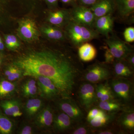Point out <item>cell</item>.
<instances>
[{
	"label": "cell",
	"mask_w": 134,
	"mask_h": 134,
	"mask_svg": "<svg viewBox=\"0 0 134 134\" xmlns=\"http://www.w3.org/2000/svg\"><path fill=\"white\" fill-rule=\"evenodd\" d=\"M13 65L21 70L23 76L48 77L58 88L61 98L71 97L83 71L76 55L53 48L24 53L14 60Z\"/></svg>",
	"instance_id": "obj_1"
},
{
	"label": "cell",
	"mask_w": 134,
	"mask_h": 134,
	"mask_svg": "<svg viewBox=\"0 0 134 134\" xmlns=\"http://www.w3.org/2000/svg\"><path fill=\"white\" fill-rule=\"evenodd\" d=\"M66 36L77 48L83 43L98 38L99 34L95 29L71 20L66 26Z\"/></svg>",
	"instance_id": "obj_2"
},
{
	"label": "cell",
	"mask_w": 134,
	"mask_h": 134,
	"mask_svg": "<svg viewBox=\"0 0 134 134\" xmlns=\"http://www.w3.org/2000/svg\"><path fill=\"white\" fill-rule=\"evenodd\" d=\"M108 83L114 99L127 105L133 100L134 85L131 79L115 77Z\"/></svg>",
	"instance_id": "obj_3"
},
{
	"label": "cell",
	"mask_w": 134,
	"mask_h": 134,
	"mask_svg": "<svg viewBox=\"0 0 134 134\" xmlns=\"http://www.w3.org/2000/svg\"><path fill=\"white\" fill-rule=\"evenodd\" d=\"M113 74L108 64L97 62L83 71L80 80L93 84L99 83L110 79Z\"/></svg>",
	"instance_id": "obj_4"
},
{
	"label": "cell",
	"mask_w": 134,
	"mask_h": 134,
	"mask_svg": "<svg viewBox=\"0 0 134 134\" xmlns=\"http://www.w3.org/2000/svg\"><path fill=\"white\" fill-rule=\"evenodd\" d=\"M105 42L115 60L125 59L129 54L133 52V47L117 36H108Z\"/></svg>",
	"instance_id": "obj_5"
},
{
	"label": "cell",
	"mask_w": 134,
	"mask_h": 134,
	"mask_svg": "<svg viewBox=\"0 0 134 134\" xmlns=\"http://www.w3.org/2000/svg\"><path fill=\"white\" fill-rule=\"evenodd\" d=\"M77 96L81 106L86 111L90 109L97 100L95 85L90 82H83L80 85Z\"/></svg>",
	"instance_id": "obj_6"
},
{
	"label": "cell",
	"mask_w": 134,
	"mask_h": 134,
	"mask_svg": "<svg viewBox=\"0 0 134 134\" xmlns=\"http://www.w3.org/2000/svg\"><path fill=\"white\" fill-rule=\"evenodd\" d=\"M38 87L39 94L43 98L53 100L61 97L59 90L51 79L42 76H35Z\"/></svg>",
	"instance_id": "obj_7"
},
{
	"label": "cell",
	"mask_w": 134,
	"mask_h": 134,
	"mask_svg": "<svg viewBox=\"0 0 134 134\" xmlns=\"http://www.w3.org/2000/svg\"><path fill=\"white\" fill-rule=\"evenodd\" d=\"M59 109L68 115L74 122L79 123L84 117L83 111L72 98H61L58 102Z\"/></svg>",
	"instance_id": "obj_8"
},
{
	"label": "cell",
	"mask_w": 134,
	"mask_h": 134,
	"mask_svg": "<svg viewBox=\"0 0 134 134\" xmlns=\"http://www.w3.org/2000/svg\"><path fill=\"white\" fill-rule=\"evenodd\" d=\"M70 12L71 20L79 24L93 28L96 18L90 8L83 5H76L70 10Z\"/></svg>",
	"instance_id": "obj_9"
},
{
	"label": "cell",
	"mask_w": 134,
	"mask_h": 134,
	"mask_svg": "<svg viewBox=\"0 0 134 134\" xmlns=\"http://www.w3.org/2000/svg\"><path fill=\"white\" fill-rule=\"evenodd\" d=\"M18 32L19 37L27 42L36 41L40 36V32L36 23L32 19L29 18L20 21Z\"/></svg>",
	"instance_id": "obj_10"
},
{
	"label": "cell",
	"mask_w": 134,
	"mask_h": 134,
	"mask_svg": "<svg viewBox=\"0 0 134 134\" xmlns=\"http://www.w3.org/2000/svg\"><path fill=\"white\" fill-rule=\"evenodd\" d=\"M114 20L112 14L97 18L94 22L93 28L99 34L108 37L113 31Z\"/></svg>",
	"instance_id": "obj_11"
},
{
	"label": "cell",
	"mask_w": 134,
	"mask_h": 134,
	"mask_svg": "<svg viewBox=\"0 0 134 134\" xmlns=\"http://www.w3.org/2000/svg\"><path fill=\"white\" fill-rule=\"evenodd\" d=\"M53 111L49 105L43 107L34 117V124L41 129H47L52 126Z\"/></svg>",
	"instance_id": "obj_12"
},
{
	"label": "cell",
	"mask_w": 134,
	"mask_h": 134,
	"mask_svg": "<svg viewBox=\"0 0 134 134\" xmlns=\"http://www.w3.org/2000/svg\"><path fill=\"white\" fill-rule=\"evenodd\" d=\"M71 20L70 10L65 9L50 11L47 17L49 24L59 28L66 26Z\"/></svg>",
	"instance_id": "obj_13"
},
{
	"label": "cell",
	"mask_w": 134,
	"mask_h": 134,
	"mask_svg": "<svg viewBox=\"0 0 134 134\" xmlns=\"http://www.w3.org/2000/svg\"><path fill=\"white\" fill-rule=\"evenodd\" d=\"M90 8L96 18L112 14L115 10L113 0H100Z\"/></svg>",
	"instance_id": "obj_14"
},
{
	"label": "cell",
	"mask_w": 134,
	"mask_h": 134,
	"mask_svg": "<svg viewBox=\"0 0 134 134\" xmlns=\"http://www.w3.org/2000/svg\"><path fill=\"white\" fill-rule=\"evenodd\" d=\"M0 107L3 113L8 116L16 117L23 115L21 103L18 99H9L2 100Z\"/></svg>",
	"instance_id": "obj_15"
},
{
	"label": "cell",
	"mask_w": 134,
	"mask_h": 134,
	"mask_svg": "<svg viewBox=\"0 0 134 134\" xmlns=\"http://www.w3.org/2000/svg\"><path fill=\"white\" fill-rule=\"evenodd\" d=\"M112 64L113 73L115 77L131 79L133 76L134 69L130 66L125 59L115 60Z\"/></svg>",
	"instance_id": "obj_16"
},
{
	"label": "cell",
	"mask_w": 134,
	"mask_h": 134,
	"mask_svg": "<svg viewBox=\"0 0 134 134\" xmlns=\"http://www.w3.org/2000/svg\"><path fill=\"white\" fill-rule=\"evenodd\" d=\"M115 10L120 18L127 19L133 14L134 0H113Z\"/></svg>",
	"instance_id": "obj_17"
},
{
	"label": "cell",
	"mask_w": 134,
	"mask_h": 134,
	"mask_svg": "<svg viewBox=\"0 0 134 134\" xmlns=\"http://www.w3.org/2000/svg\"><path fill=\"white\" fill-rule=\"evenodd\" d=\"M73 122L68 115L61 111L54 115L52 126L56 132H64L71 129Z\"/></svg>",
	"instance_id": "obj_18"
},
{
	"label": "cell",
	"mask_w": 134,
	"mask_h": 134,
	"mask_svg": "<svg viewBox=\"0 0 134 134\" xmlns=\"http://www.w3.org/2000/svg\"><path fill=\"white\" fill-rule=\"evenodd\" d=\"M41 31L47 38L55 41H62L66 38V34L59 27L48 24L44 25Z\"/></svg>",
	"instance_id": "obj_19"
},
{
	"label": "cell",
	"mask_w": 134,
	"mask_h": 134,
	"mask_svg": "<svg viewBox=\"0 0 134 134\" xmlns=\"http://www.w3.org/2000/svg\"><path fill=\"white\" fill-rule=\"evenodd\" d=\"M118 124L124 130L132 132L134 130V112L133 110L127 108L124 111L118 121Z\"/></svg>",
	"instance_id": "obj_20"
},
{
	"label": "cell",
	"mask_w": 134,
	"mask_h": 134,
	"mask_svg": "<svg viewBox=\"0 0 134 134\" xmlns=\"http://www.w3.org/2000/svg\"><path fill=\"white\" fill-rule=\"evenodd\" d=\"M77 48L79 59L84 62L91 61L97 56V52L96 47L88 42L83 43Z\"/></svg>",
	"instance_id": "obj_21"
},
{
	"label": "cell",
	"mask_w": 134,
	"mask_h": 134,
	"mask_svg": "<svg viewBox=\"0 0 134 134\" xmlns=\"http://www.w3.org/2000/svg\"><path fill=\"white\" fill-rule=\"evenodd\" d=\"M44 107V103L39 98H30L26 101L24 107L25 114L30 119L34 118Z\"/></svg>",
	"instance_id": "obj_22"
},
{
	"label": "cell",
	"mask_w": 134,
	"mask_h": 134,
	"mask_svg": "<svg viewBox=\"0 0 134 134\" xmlns=\"http://www.w3.org/2000/svg\"><path fill=\"white\" fill-rule=\"evenodd\" d=\"M127 105L121 103L119 100L113 99L104 101H99L98 104L99 108L106 112L114 114L120 111H124L129 108Z\"/></svg>",
	"instance_id": "obj_23"
},
{
	"label": "cell",
	"mask_w": 134,
	"mask_h": 134,
	"mask_svg": "<svg viewBox=\"0 0 134 134\" xmlns=\"http://www.w3.org/2000/svg\"><path fill=\"white\" fill-rule=\"evenodd\" d=\"M26 80L21 87L22 95L26 98H35L39 94L38 87L36 79L31 77Z\"/></svg>",
	"instance_id": "obj_24"
},
{
	"label": "cell",
	"mask_w": 134,
	"mask_h": 134,
	"mask_svg": "<svg viewBox=\"0 0 134 134\" xmlns=\"http://www.w3.org/2000/svg\"><path fill=\"white\" fill-rule=\"evenodd\" d=\"M17 89V84L5 79H0V99L9 98L14 95Z\"/></svg>",
	"instance_id": "obj_25"
},
{
	"label": "cell",
	"mask_w": 134,
	"mask_h": 134,
	"mask_svg": "<svg viewBox=\"0 0 134 134\" xmlns=\"http://www.w3.org/2000/svg\"><path fill=\"white\" fill-rule=\"evenodd\" d=\"M95 90L97 100L104 101L114 99L108 83H99L95 85Z\"/></svg>",
	"instance_id": "obj_26"
},
{
	"label": "cell",
	"mask_w": 134,
	"mask_h": 134,
	"mask_svg": "<svg viewBox=\"0 0 134 134\" xmlns=\"http://www.w3.org/2000/svg\"><path fill=\"white\" fill-rule=\"evenodd\" d=\"M15 127L14 123L12 120L0 111V134L13 133Z\"/></svg>",
	"instance_id": "obj_27"
},
{
	"label": "cell",
	"mask_w": 134,
	"mask_h": 134,
	"mask_svg": "<svg viewBox=\"0 0 134 134\" xmlns=\"http://www.w3.org/2000/svg\"><path fill=\"white\" fill-rule=\"evenodd\" d=\"M4 75L8 80L11 82L18 80L23 76L21 70L13 64L6 68Z\"/></svg>",
	"instance_id": "obj_28"
},
{
	"label": "cell",
	"mask_w": 134,
	"mask_h": 134,
	"mask_svg": "<svg viewBox=\"0 0 134 134\" xmlns=\"http://www.w3.org/2000/svg\"><path fill=\"white\" fill-rule=\"evenodd\" d=\"M111 118V116L107 114L104 116L95 117L88 122L91 127L94 128H99L104 126L108 124Z\"/></svg>",
	"instance_id": "obj_29"
},
{
	"label": "cell",
	"mask_w": 134,
	"mask_h": 134,
	"mask_svg": "<svg viewBox=\"0 0 134 134\" xmlns=\"http://www.w3.org/2000/svg\"><path fill=\"white\" fill-rule=\"evenodd\" d=\"M107 114L106 112L100 108H94L89 110L86 119L87 121L89 122L90 121L93 119L95 117L98 116H104Z\"/></svg>",
	"instance_id": "obj_30"
},
{
	"label": "cell",
	"mask_w": 134,
	"mask_h": 134,
	"mask_svg": "<svg viewBox=\"0 0 134 134\" xmlns=\"http://www.w3.org/2000/svg\"><path fill=\"white\" fill-rule=\"evenodd\" d=\"M124 38L127 43H133L134 41V28L130 26L126 28L123 33Z\"/></svg>",
	"instance_id": "obj_31"
},
{
	"label": "cell",
	"mask_w": 134,
	"mask_h": 134,
	"mask_svg": "<svg viewBox=\"0 0 134 134\" xmlns=\"http://www.w3.org/2000/svg\"><path fill=\"white\" fill-rule=\"evenodd\" d=\"M92 132L90 128L86 125H79L76 127L71 133L72 134H89Z\"/></svg>",
	"instance_id": "obj_32"
},
{
	"label": "cell",
	"mask_w": 134,
	"mask_h": 134,
	"mask_svg": "<svg viewBox=\"0 0 134 134\" xmlns=\"http://www.w3.org/2000/svg\"><path fill=\"white\" fill-rule=\"evenodd\" d=\"M105 50V63L107 64H112L115 60V58L112 55L107 46L103 47Z\"/></svg>",
	"instance_id": "obj_33"
},
{
	"label": "cell",
	"mask_w": 134,
	"mask_h": 134,
	"mask_svg": "<svg viewBox=\"0 0 134 134\" xmlns=\"http://www.w3.org/2000/svg\"><path fill=\"white\" fill-rule=\"evenodd\" d=\"M9 40L13 47V50H15L20 46V43L15 36L13 35H7L5 36Z\"/></svg>",
	"instance_id": "obj_34"
},
{
	"label": "cell",
	"mask_w": 134,
	"mask_h": 134,
	"mask_svg": "<svg viewBox=\"0 0 134 134\" xmlns=\"http://www.w3.org/2000/svg\"><path fill=\"white\" fill-rule=\"evenodd\" d=\"M35 133L34 129L31 126L29 125H24L20 127L18 131L20 134H32Z\"/></svg>",
	"instance_id": "obj_35"
},
{
	"label": "cell",
	"mask_w": 134,
	"mask_h": 134,
	"mask_svg": "<svg viewBox=\"0 0 134 134\" xmlns=\"http://www.w3.org/2000/svg\"><path fill=\"white\" fill-rule=\"evenodd\" d=\"M100 0H78L80 5L88 7L92 6Z\"/></svg>",
	"instance_id": "obj_36"
},
{
	"label": "cell",
	"mask_w": 134,
	"mask_h": 134,
	"mask_svg": "<svg viewBox=\"0 0 134 134\" xmlns=\"http://www.w3.org/2000/svg\"><path fill=\"white\" fill-rule=\"evenodd\" d=\"M125 59L130 66L133 68H134V54L133 52L129 54L125 58Z\"/></svg>",
	"instance_id": "obj_37"
},
{
	"label": "cell",
	"mask_w": 134,
	"mask_h": 134,
	"mask_svg": "<svg viewBox=\"0 0 134 134\" xmlns=\"http://www.w3.org/2000/svg\"><path fill=\"white\" fill-rule=\"evenodd\" d=\"M116 131L113 129H106L99 130L97 133L99 134H113L116 133Z\"/></svg>",
	"instance_id": "obj_38"
},
{
	"label": "cell",
	"mask_w": 134,
	"mask_h": 134,
	"mask_svg": "<svg viewBox=\"0 0 134 134\" xmlns=\"http://www.w3.org/2000/svg\"><path fill=\"white\" fill-rule=\"evenodd\" d=\"M46 2L52 7L55 8L58 4V0H46Z\"/></svg>",
	"instance_id": "obj_39"
},
{
	"label": "cell",
	"mask_w": 134,
	"mask_h": 134,
	"mask_svg": "<svg viewBox=\"0 0 134 134\" xmlns=\"http://www.w3.org/2000/svg\"><path fill=\"white\" fill-rule=\"evenodd\" d=\"M62 2L66 4H72L74 5H76L75 4L76 0H60Z\"/></svg>",
	"instance_id": "obj_40"
},
{
	"label": "cell",
	"mask_w": 134,
	"mask_h": 134,
	"mask_svg": "<svg viewBox=\"0 0 134 134\" xmlns=\"http://www.w3.org/2000/svg\"><path fill=\"white\" fill-rule=\"evenodd\" d=\"M4 49V44L2 41L0 42V51H2Z\"/></svg>",
	"instance_id": "obj_41"
},
{
	"label": "cell",
	"mask_w": 134,
	"mask_h": 134,
	"mask_svg": "<svg viewBox=\"0 0 134 134\" xmlns=\"http://www.w3.org/2000/svg\"><path fill=\"white\" fill-rule=\"evenodd\" d=\"M5 0H0V5H1L4 2Z\"/></svg>",
	"instance_id": "obj_42"
},
{
	"label": "cell",
	"mask_w": 134,
	"mask_h": 134,
	"mask_svg": "<svg viewBox=\"0 0 134 134\" xmlns=\"http://www.w3.org/2000/svg\"><path fill=\"white\" fill-rule=\"evenodd\" d=\"M2 64V60L1 59V58H0V67L1 66V65Z\"/></svg>",
	"instance_id": "obj_43"
},
{
	"label": "cell",
	"mask_w": 134,
	"mask_h": 134,
	"mask_svg": "<svg viewBox=\"0 0 134 134\" xmlns=\"http://www.w3.org/2000/svg\"><path fill=\"white\" fill-rule=\"evenodd\" d=\"M2 41V39L1 38V37H0V42H1Z\"/></svg>",
	"instance_id": "obj_44"
}]
</instances>
